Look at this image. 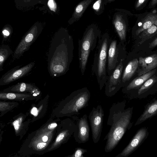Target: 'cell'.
<instances>
[{
  "mask_svg": "<svg viewBox=\"0 0 157 157\" xmlns=\"http://www.w3.org/2000/svg\"><path fill=\"white\" fill-rule=\"evenodd\" d=\"M104 112L101 105L93 107L90 112L89 119L91 129L92 137L94 142L97 143L100 138L102 130Z\"/></svg>",
  "mask_w": 157,
  "mask_h": 157,
  "instance_id": "obj_7",
  "label": "cell"
},
{
  "mask_svg": "<svg viewBox=\"0 0 157 157\" xmlns=\"http://www.w3.org/2000/svg\"><path fill=\"white\" fill-rule=\"evenodd\" d=\"M157 81V77L154 74L147 80L138 90V95L140 96L147 91L155 84Z\"/></svg>",
  "mask_w": 157,
  "mask_h": 157,
  "instance_id": "obj_27",
  "label": "cell"
},
{
  "mask_svg": "<svg viewBox=\"0 0 157 157\" xmlns=\"http://www.w3.org/2000/svg\"><path fill=\"white\" fill-rule=\"evenodd\" d=\"M148 0H137L135 8L137 10H140L145 6Z\"/></svg>",
  "mask_w": 157,
  "mask_h": 157,
  "instance_id": "obj_32",
  "label": "cell"
},
{
  "mask_svg": "<svg viewBox=\"0 0 157 157\" xmlns=\"http://www.w3.org/2000/svg\"><path fill=\"white\" fill-rule=\"evenodd\" d=\"M157 66V55L156 54L145 57H140L137 72L138 76L144 74L154 69Z\"/></svg>",
  "mask_w": 157,
  "mask_h": 157,
  "instance_id": "obj_16",
  "label": "cell"
},
{
  "mask_svg": "<svg viewBox=\"0 0 157 157\" xmlns=\"http://www.w3.org/2000/svg\"><path fill=\"white\" fill-rule=\"evenodd\" d=\"M73 39L65 28L61 27L55 33L48 55V70L52 77L65 74L69 70L73 56Z\"/></svg>",
  "mask_w": 157,
  "mask_h": 157,
  "instance_id": "obj_1",
  "label": "cell"
},
{
  "mask_svg": "<svg viewBox=\"0 0 157 157\" xmlns=\"http://www.w3.org/2000/svg\"><path fill=\"white\" fill-rule=\"evenodd\" d=\"M90 128L85 114L77 121L75 125L74 136L76 141L78 143H83L89 139Z\"/></svg>",
  "mask_w": 157,
  "mask_h": 157,
  "instance_id": "obj_15",
  "label": "cell"
},
{
  "mask_svg": "<svg viewBox=\"0 0 157 157\" xmlns=\"http://www.w3.org/2000/svg\"><path fill=\"white\" fill-rule=\"evenodd\" d=\"M43 29V25L41 22H35L22 37L14 50L13 57L19 59L28 51L40 34Z\"/></svg>",
  "mask_w": 157,
  "mask_h": 157,
  "instance_id": "obj_6",
  "label": "cell"
},
{
  "mask_svg": "<svg viewBox=\"0 0 157 157\" xmlns=\"http://www.w3.org/2000/svg\"><path fill=\"white\" fill-rule=\"evenodd\" d=\"M47 6L49 10L53 12H57L58 7L55 0H48Z\"/></svg>",
  "mask_w": 157,
  "mask_h": 157,
  "instance_id": "obj_31",
  "label": "cell"
},
{
  "mask_svg": "<svg viewBox=\"0 0 157 157\" xmlns=\"http://www.w3.org/2000/svg\"><path fill=\"white\" fill-rule=\"evenodd\" d=\"M149 135L148 128L142 127L136 133L127 146L116 157H127L141 145Z\"/></svg>",
  "mask_w": 157,
  "mask_h": 157,
  "instance_id": "obj_10",
  "label": "cell"
},
{
  "mask_svg": "<svg viewBox=\"0 0 157 157\" xmlns=\"http://www.w3.org/2000/svg\"><path fill=\"white\" fill-rule=\"evenodd\" d=\"M104 0H97L93 4L92 8L96 14L99 15L103 13L105 5Z\"/></svg>",
  "mask_w": 157,
  "mask_h": 157,
  "instance_id": "obj_29",
  "label": "cell"
},
{
  "mask_svg": "<svg viewBox=\"0 0 157 157\" xmlns=\"http://www.w3.org/2000/svg\"><path fill=\"white\" fill-rule=\"evenodd\" d=\"M157 3V0H151L148 5V8H151L155 7Z\"/></svg>",
  "mask_w": 157,
  "mask_h": 157,
  "instance_id": "obj_36",
  "label": "cell"
},
{
  "mask_svg": "<svg viewBox=\"0 0 157 157\" xmlns=\"http://www.w3.org/2000/svg\"><path fill=\"white\" fill-rule=\"evenodd\" d=\"M154 24L157 25V14L156 9L149 12L140 14L135 26L137 27L135 32L136 36Z\"/></svg>",
  "mask_w": 157,
  "mask_h": 157,
  "instance_id": "obj_12",
  "label": "cell"
},
{
  "mask_svg": "<svg viewBox=\"0 0 157 157\" xmlns=\"http://www.w3.org/2000/svg\"><path fill=\"white\" fill-rule=\"evenodd\" d=\"M139 64V60L134 59L129 62L124 71L122 77V81L125 82L129 80L137 71Z\"/></svg>",
  "mask_w": 157,
  "mask_h": 157,
  "instance_id": "obj_23",
  "label": "cell"
},
{
  "mask_svg": "<svg viewBox=\"0 0 157 157\" xmlns=\"http://www.w3.org/2000/svg\"><path fill=\"white\" fill-rule=\"evenodd\" d=\"M2 91L17 93H29L35 96L40 93L39 89L35 85L22 82L9 86L3 90Z\"/></svg>",
  "mask_w": 157,
  "mask_h": 157,
  "instance_id": "obj_17",
  "label": "cell"
},
{
  "mask_svg": "<svg viewBox=\"0 0 157 157\" xmlns=\"http://www.w3.org/2000/svg\"><path fill=\"white\" fill-rule=\"evenodd\" d=\"M28 113H20L13 117L8 124L13 126L15 136L21 140L26 134L30 123V118H27Z\"/></svg>",
  "mask_w": 157,
  "mask_h": 157,
  "instance_id": "obj_9",
  "label": "cell"
},
{
  "mask_svg": "<svg viewBox=\"0 0 157 157\" xmlns=\"http://www.w3.org/2000/svg\"><path fill=\"white\" fill-rule=\"evenodd\" d=\"M157 45V38L155 37V39L149 44V48H151L155 47Z\"/></svg>",
  "mask_w": 157,
  "mask_h": 157,
  "instance_id": "obj_35",
  "label": "cell"
},
{
  "mask_svg": "<svg viewBox=\"0 0 157 157\" xmlns=\"http://www.w3.org/2000/svg\"><path fill=\"white\" fill-rule=\"evenodd\" d=\"M156 71L155 68L135 78L127 86V90H138L147 80L155 73Z\"/></svg>",
  "mask_w": 157,
  "mask_h": 157,
  "instance_id": "obj_22",
  "label": "cell"
},
{
  "mask_svg": "<svg viewBox=\"0 0 157 157\" xmlns=\"http://www.w3.org/2000/svg\"><path fill=\"white\" fill-rule=\"evenodd\" d=\"M13 53L8 45L2 44L0 46V73L3 70L4 63Z\"/></svg>",
  "mask_w": 157,
  "mask_h": 157,
  "instance_id": "obj_26",
  "label": "cell"
},
{
  "mask_svg": "<svg viewBox=\"0 0 157 157\" xmlns=\"http://www.w3.org/2000/svg\"><path fill=\"white\" fill-rule=\"evenodd\" d=\"M115 0H104L105 4L106 5L107 3L111 2Z\"/></svg>",
  "mask_w": 157,
  "mask_h": 157,
  "instance_id": "obj_39",
  "label": "cell"
},
{
  "mask_svg": "<svg viewBox=\"0 0 157 157\" xmlns=\"http://www.w3.org/2000/svg\"><path fill=\"white\" fill-rule=\"evenodd\" d=\"M12 33V28L10 26H6L3 29L2 31V42L7 40L10 38Z\"/></svg>",
  "mask_w": 157,
  "mask_h": 157,
  "instance_id": "obj_30",
  "label": "cell"
},
{
  "mask_svg": "<svg viewBox=\"0 0 157 157\" xmlns=\"http://www.w3.org/2000/svg\"><path fill=\"white\" fill-rule=\"evenodd\" d=\"M101 36V32L97 26L92 24L85 30L83 36L78 41L79 67L81 74L85 72L90 52L96 46L97 39Z\"/></svg>",
  "mask_w": 157,
  "mask_h": 157,
  "instance_id": "obj_5",
  "label": "cell"
},
{
  "mask_svg": "<svg viewBox=\"0 0 157 157\" xmlns=\"http://www.w3.org/2000/svg\"><path fill=\"white\" fill-rule=\"evenodd\" d=\"M5 124L2 122H0V132L2 130V129L5 126Z\"/></svg>",
  "mask_w": 157,
  "mask_h": 157,
  "instance_id": "obj_38",
  "label": "cell"
},
{
  "mask_svg": "<svg viewBox=\"0 0 157 157\" xmlns=\"http://www.w3.org/2000/svg\"><path fill=\"white\" fill-rule=\"evenodd\" d=\"M157 113V100L154 98L145 106L144 111L137 120L135 125L142 123L147 120L155 116Z\"/></svg>",
  "mask_w": 157,
  "mask_h": 157,
  "instance_id": "obj_20",
  "label": "cell"
},
{
  "mask_svg": "<svg viewBox=\"0 0 157 157\" xmlns=\"http://www.w3.org/2000/svg\"><path fill=\"white\" fill-rule=\"evenodd\" d=\"M86 151H87L86 149L78 148L76 150L74 154L71 156H70L73 157H83V156L82 155Z\"/></svg>",
  "mask_w": 157,
  "mask_h": 157,
  "instance_id": "obj_33",
  "label": "cell"
},
{
  "mask_svg": "<svg viewBox=\"0 0 157 157\" xmlns=\"http://www.w3.org/2000/svg\"><path fill=\"white\" fill-rule=\"evenodd\" d=\"M94 0H83L78 3L75 8L72 16L68 21V24L71 25L79 20L88 6Z\"/></svg>",
  "mask_w": 157,
  "mask_h": 157,
  "instance_id": "obj_21",
  "label": "cell"
},
{
  "mask_svg": "<svg viewBox=\"0 0 157 157\" xmlns=\"http://www.w3.org/2000/svg\"><path fill=\"white\" fill-rule=\"evenodd\" d=\"M35 64L34 62H31L22 67L18 65L9 70L1 77L0 85H8L24 77L32 70Z\"/></svg>",
  "mask_w": 157,
  "mask_h": 157,
  "instance_id": "obj_8",
  "label": "cell"
},
{
  "mask_svg": "<svg viewBox=\"0 0 157 157\" xmlns=\"http://www.w3.org/2000/svg\"><path fill=\"white\" fill-rule=\"evenodd\" d=\"M126 101L114 103L111 107L107 121L110 129L104 140H106L105 152L111 151L127 130L132 127L131 120L133 107L125 108Z\"/></svg>",
  "mask_w": 157,
  "mask_h": 157,
  "instance_id": "obj_2",
  "label": "cell"
},
{
  "mask_svg": "<svg viewBox=\"0 0 157 157\" xmlns=\"http://www.w3.org/2000/svg\"><path fill=\"white\" fill-rule=\"evenodd\" d=\"M90 97V92L86 87L75 90L60 103L54 113L57 117L70 116L76 114L87 106Z\"/></svg>",
  "mask_w": 157,
  "mask_h": 157,
  "instance_id": "obj_4",
  "label": "cell"
},
{
  "mask_svg": "<svg viewBox=\"0 0 157 157\" xmlns=\"http://www.w3.org/2000/svg\"><path fill=\"white\" fill-rule=\"evenodd\" d=\"M57 124L56 122H52L49 123L48 125H46V129L48 130H52L55 129L57 126Z\"/></svg>",
  "mask_w": 157,
  "mask_h": 157,
  "instance_id": "obj_34",
  "label": "cell"
},
{
  "mask_svg": "<svg viewBox=\"0 0 157 157\" xmlns=\"http://www.w3.org/2000/svg\"><path fill=\"white\" fill-rule=\"evenodd\" d=\"M42 0H14L17 8H21L28 7L35 5Z\"/></svg>",
  "mask_w": 157,
  "mask_h": 157,
  "instance_id": "obj_28",
  "label": "cell"
},
{
  "mask_svg": "<svg viewBox=\"0 0 157 157\" xmlns=\"http://www.w3.org/2000/svg\"><path fill=\"white\" fill-rule=\"evenodd\" d=\"M19 105L17 101H0V117L17 107Z\"/></svg>",
  "mask_w": 157,
  "mask_h": 157,
  "instance_id": "obj_24",
  "label": "cell"
},
{
  "mask_svg": "<svg viewBox=\"0 0 157 157\" xmlns=\"http://www.w3.org/2000/svg\"><path fill=\"white\" fill-rule=\"evenodd\" d=\"M157 25L154 24L147 29L141 33L138 36L140 39L139 43L140 44L151 38L157 34Z\"/></svg>",
  "mask_w": 157,
  "mask_h": 157,
  "instance_id": "obj_25",
  "label": "cell"
},
{
  "mask_svg": "<svg viewBox=\"0 0 157 157\" xmlns=\"http://www.w3.org/2000/svg\"><path fill=\"white\" fill-rule=\"evenodd\" d=\"M118 50L116 40H112L109 46L107 57V72L110 75L111 72L113 71L118 62Z\"/></svg>",
  "mask_w": 157,
  "mask_h": 157,
  "instance_id": "obj_18",
  "label": "cell"
},
{
  "mask_svg": "<svg viewBox=\"0 0 157 157\" xmlns=\"http://www.w3.org/2000/svg\"><path fill=\"white\" fill-rule=\"evenodd\" d=\"M113 18V23L121 41L126 40L128 26V18L126 13L122 10L118 9Z\"/></svg>",
  "mask_w": 157,
  "mask_h": 157,
  "instance_id": "obj_14",
  "label": "cell"
},
{
  "mask_svg": "<svg viewBox=\"0 0 157 157\" xmlns=\"http://www.w3.org/2000/svg\"><path fill=\"white\" fill-rule=\"evenodd\" d=\"M72 123L67 122V120H64L61 122L62 130L58 133L55 141L47 150L46 152L56 149L61 145L67 141L71 136L74 133L75 124Z\"/></svg>",
  "mask_w": 157,
  "mask_h": 157,
  "instance_id": "obj_11",
  "label": "cell"
},
{
  "mask_svg": "<svg viewBox=\"0 0 157 157\" xmlns=\"http://www.w3.org/2000/svg\"><path fill=\"white\" fill-rule=\"evenodd\" d=\"M123 59H121L111 75L108 77L105 85V93L108 96L113 95V92L120 83L123 65Z\"/></svg>",
  "mask_w": 157,
  "mask_h": 157,
  "instance_id": "obj_13",
  "label": "cell"
},
{
  "mask_svg": "<svg viewBox=\"0 0 157 157\" xmlns=\"http://www.w3.org/2000/svg\"><path fill=\"white\" fill-rule=\"evenodd\" d=\"M109 38L107 33H105L99 38L92 68V73L93 75H95L101 90L108 78L107 75V58L110 41Z\"/></svg>",
  "mask_w": 157,
  "mask_h": 157,
  "instance_id": "obj_3",
  "label": "cell"
},
{
  "mask_svg": "<svg viewBox=\"0 0 157 157\" xmlns=\"http://www.w3.org/2000/svg\"><path fill=\"white\" fill-rule=\"evenodd\" d=\"M4 133V131L2 130L0 132V144L2 143L3 139V135Z\"/></svg>",
  "mask_w": 157,
  "mask_h": 157,
  "instance_id": "obj_37",
  "label": "cell"
},
{
  "mask_svg": "<svg viewBox=\"0 0 157 157\" xmlns=\"http://www.w3.org/2000/svg\"><path fill=\"white\" fill-rule=\"evenodd\" d=\"M35 96L29 93H17L0 91V101H27L35 99Z\"/></svg>",
  "mask_w": 157,
  "mask_h": 157,
  "instance_id": "obj_19",
  "label": "cell"
}]
</instances>
